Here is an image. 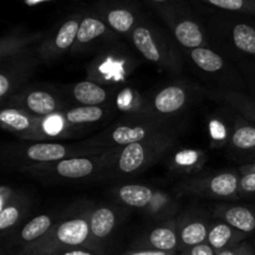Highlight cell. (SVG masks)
Instances as JSON below:
<instances>
[{
	"instance_id": "obj_1",
	"label": "cell",
	"mask_w": 255,
	"mask_h": 255,
	"mask_svg": "<svg viewBox=\"0 0 255 255\" xmlns=\"http://www.w3.org/2000/svg\"><path fill=\"white\" fill-rule=\"evenodd\" d=\"M91 231L90 222L76 218L65 221L51 228L42 238L29 244L22 255H59L70 248L89 246Z\"/></svg>"
},
{
	"instance_id": "obj_2",
	"label": "cell",
	"mask_w": 255,
	"mask_h": 255,
	"mask_svg": "<svg viewBox=\"0 0 255 255\" xmlns=\"http://www.w3.org/2000/svg\"><path fill=\"white\" fill-rule=\"evenodd\" d=\"M173 138H159L153 141L138 142L122 147L117 159V169L121 173L129 174L146 168L169 148Z\"/></svg>"
},
{
	"instance_id": "obj_3",
	"label": "cell",
	"mask_w": 255,
	"mask_h": 255,
	"mask_svg": "<svg viewBox=\"0 0 255 255\" xmlns=\"http://www.w3.org/2000/svg\"><path fill=\"white\" fill-rule=\"evenodd\" d=\"M172 137L169 132L164 131V128L159 125L144 124L136 125V126H127V125H119L112 131L106 132L100 136L99 138L91 142L92 144L100 146H128L138 142L153 141L159 138H169Z\"/></svg>"
},
{
	"instance_id": "obj_4",
	"label": "cell",
	"mask_w": 255,
	"mask_h": 255,
	"mask_svg": "<svg viewBox=\"0 0 255 255\" xmlns=\"http://www.w3.org/2000/svg\"><path fill=\"white\" fill-rule=\"evenodd\" d=\"M44 120L45 117L32 116L15 107H7L0 111L1 126L26 139H46L49 137L45 132Z\"/></svg>"
},
{
	"instance_id": "obj_5",
	"label": "cell",
	"mask_w": 255,
	"mask_h": 255,
	"mask_svg": "<svg viewBox=\"0 0 255 255\" xmlns=\"http://www.w3.org/2000/svg\"><path fill=\"white\" fill-rule=\"evenodd\" d=\"M80 24H81V21L77 17H72V19L65 21L57 29L52 39H47L40 46V55H41L42 59L56 56V55L69 50L76 42Z\"/></svg>"
},
{
	"instance_id": "obj_6",
	"label": "cell",
	"mask_w": 255,
	"mask_h": 255,
	"mask_svg": "<svg viewBox=\"0 0 255 255\" xmlns=\"http://www.w3.org/2000/svg\"><path fill=\"white\" fill-rule=\"evenodd\" d=\"M191 189L204 196L228 198V197L237 196L238 193L239 178L236 173L224 172V173L216 174L211 178L196 182L193 186H191Z\"/></svg>"
},
{
	"instance_id": "obj_7",
	"label": "cell",
	"mask_w": 255,
	"mask_h": 255,
	"mask_svg": "<svg viewBox=\"0 0 255 255\" xmlns=\"http://www.w3.org/2000/svg\"><path fill=\"white\" fill-rule=\"evenodd\" d=\"M86 152V149H76L54 142H39L25 147L24 157L26 161L36 163H55V162L66 159V157L76 153ZM76 157V156H74Z\"/></svg>"
},
{
	"instance_id": "obj_8",
	"label": "cell",
	"mask_w": 255,
	"mask_h": 255,
	"mask_svg": "<svg viewBox=\"0 0 255 255\" xmlns=\"http://www.w3.org/2000/svg\"><path fill=\"white\" fill-rule=\"evenodd\" d=\"M22 111L37 117H49L56 115L60 110L57 100L50 92L42 90L26 92L21 99ZM20 110V109H19Z\"/></svg>"
},
{
	"instance_id": "obj_9",
	"label": "cell",
	"mask_w": 255,
	"mask_h": 255,
	"mask_svg": "<svg viewBox=\"0 0 255 255\" xmlns=\"http://www.w3.org/2000/svg\"><path fill=\"white\" fill-rule=\"evenodd\" d=\"M100 158H90V157H71V158L62 159V161L55 162L52 169L55 173L59 174L64 178H85L94 173L97 169V162H101Z\"/></svg>"
},
{
	"instance_id": "obj_10",
	"label": "cell",
	"mask_w": 255,
	"mask_h": 255,
	"mask_svg": "<svg viewBox=\"0 0 255 255\" xmlns=\"http://www.w3.org/2000/svg\"><path fill=\"white\" fill-rule=\"evenodd\" d=\"M246 238V233L237 231L228 223H218L211 228L207 243L214 249L217 254L238 246Z\"/></svg>"
},
{
	"instance_id": "obj_11",
	"label": "cell",
	"mask_w": 255,
	"mask_h": 255,
	"mask_svg": "<svg viewBox=\"0 0 255 255\" xmlns=\"http://www.w3.org/2000/svg\"><path fill=\"white\" fill-rule=\"evenodd\" d=\"M132 42L144 59L153 64H161L163 59L161 47L149 27L143 25L134 27L132 30Z\"/></svg>"
},
{
	"instance_id": "obj_12",
	"label": "cell",
	"mask_w": 255,
	"mask_h": 255,
	"mask_svg": "<svg viewBox=\"0 0 255 255\" xmlns=\"http://www.w3.org/2000/svg\"><path fill=\"white\" fill-rule=\"evenodd\" d=\"M187 92L182 86H167L154 97V110L162 115H172L183 109Z\"/></svg>"
},
{
	"instance_id": "obj_13",
	"label": "cell",
	"mask_w": 255,
	"mask_h": 255,
	"mask_svg": "<svg viewBox=\"0 0 255 255\" xmlns=\"http://www.w3.org/2000/svg\"><path fill=\"white\" fill-rule=\"evenodd\" d=\"M72 96L81 106H100L107 101V92L92 81H81L72 87Z\"/></svg>"
},
{
	"instance_id": "obj_14",
	"label": "cell",
	"mask_w": 255,
	"mask_h": 255,
	"mask_svg": "<svg viewBox=\"0 0 255 255\" xmlns=\"http://www.w3.org/2000/svg\"><path fill=\"white\" fill-rule=\"evenodd\" d=\"M174 36L182 46L187 49H198L204 44V36L197 22L189 19L181 20L173 27Z\"/></svg>"
},
{
	"instance_id": "obj_15",
	"label": "cell",
	"mask_w": 255,
	"mask_h": 255,
	"mask_svg": "<svg viewBox=\"0 0 255 255\" xmlns=\"http://www.w3.org/2000/svg\"><path fill=\"white\" fill-rule=\"evenodd\" d=\"M90 231L94 239H105L112 233L116 224V214L109 207H100L90 217Z\"/></svg>"
},
{
	"instance_id": "obj_16",
	"label": "cell",
	"mask_w": 255,
	"mask_h": 255,
	"mask_svg": "<svg viewBox=\"0 0 255 255\" xmlns=\"http://www.w3.org/2000/svg\"><path fill=\"white\" fill-rule=\"evenodd\" d=\"M120 201L134 208H144L153 199L154 193L152 188L142 184H126L117 192Z\"/></svg>"
},
{
	"instance_id": "obj_17",
	"label": "cell",
	"mask_w": 255,
	"mask_h": 255,
	"mask_svg": "<svg viewBox=\"0 0 255 255\" xmlns=\"http://www.w3.org/2000/svg\"><path fill=\"white\" fill-rule=\"evenodd\" d=\"M146 246L153 251L174 252L178 247V236L172 227H158L147 236Z\"/></svg>"
},
{
	"instance_id": "obj_18",
	"label": "cell",
	"mask_w": 255,
	"mask_h": 255,
	"mask_svg": "<svg viewBox=\"0 0 255 255\" xmlns=\"http://www.w3.org/2000/svg\"><path fill=\"white\" fill-rule=\"evenodd\" d=\"M226 223L236 228L242 233H252L255 231V214L249 208L236 206L227 208L223 212Z\"/></svg>"
},
{
	"instance_id": "obj_19",
	"label": "cell",
	"mask_w": 255,
	"mask_h": 255,
	"mask_svg": "<svg viewBox=\"0 0 255 255\" xmlns=\"http://www.w3.org/2000/svg\"><path fill=\"white\" fill-rule=\"evenodd\" d=\"M208 95L214 99L221 100L222 102H226L227 105L243 114L247 119L255 122V101L253 100L234 91H214L208 92Z\"/></svg>"
},
{
	"instance_id": "obj_20",
	"label": "cell",
	"mask_w": 255,
	"mask_h": 255,
	"mask_svg": "<svg viewBox=\"0 0 255 255\" xmlns=\"http://www.w3.org/2000/svg\"><path fill=\"white\" fill-rule=\"evenodd\" d=\"M105 111L100 106H77L67 110L62 119L70 125L95 124L104 119Z\"/></svg>"
},
{
	"instance_id": "obj_21",
	"label": "cell",
	"mask_w": 255,
	"mask_h": 255,
	"mask_svg": "<svg viewBox=\"0 0 255 255\" xmlns=\"http://www.w3.org/2000/svg\"><path fill=\"white\" fill-rule=\"evenodd\" d=\"M52 228L51 218L46 214H41L32 218L29 223L24 226L20 233V238L25 243H34L45 236Z\"/></svg>"
},
{
	"instance_id": "obj_22",
	"label": "cell",
	"mask_w": 255,
	"mask_h": 255,
	"mask_svg": "<svg viewBox=\"0 0 255 255\" xmlns=\"http://www.w3.org/2000/svg\"><path fill=\"white\" fill-rule=\"evenodd\" d=\"M191 59L199 69L206 72H217L224 66L222 56L207 47H198V49L192 50Z\"/></svg>"
},
{
	"instance_id": "obj_23",
	"label": "cell",
	"mask_w": 255,
	"mask_h": 255,
	"mask_svg": "<svg viewBox=\"0 0 255 255\" xmlns=\"http://www.w3.org/2000/svg\"><path fill=\"white\" fill-rule=\"evenodd\" d=\"M208 233L209 232L207 231L206 224L202 223V222H192V223L186 224L181 229L179 242L184 249L191 248V247L206 243Z\"/></svg>"
},
{
	"instance_id": "obj_24",
	"label": "cell",
	"mask_w": 255,
	"mask_h": 255,
	"mask_svg": "<svg viewBox=\"0 0 255 255\" xmlns=\"http://www.w3.org/2000/svg\"><path fill=\"white\" fill-rule=\"evenodd\" d=\"M107 31V27L102 20L94 16H86L81 20L79 32H77V44H87L92 40L102 36Z\"/></svg>"
},
{
	"instance_id": "obj_25",
	"label": "cell",
	"mask_w": 255,
	"mask_h": 255,
	"mask_svg": "<svg viewBox=\"0 0 255 255\" xmlns=\"http://www.w3.org/2000/svg\"><path fill=\"white\" fill-rule=\"evenodd\" d=\"M237 49L249 55H255V29L248 24H237L232 31Z\"/></svg>"
},
{
	"instance_id": "obj_26",
	"label": "cell",
	"mask_w": 255,
	"mask_h": 255,
	"mask_svg": "<svg viewBox=\"0 0 255 255\" xmlns=\"http://www.w3.org/2000/svg\"><path fill=\"white\" fill-rule=\"evenodd\" d=\"M106 21L115 31L128 32L134 26V15L129 10L124 7H116L106 12Z\"/></svg>"
},
{
	"instance_id": "obj_27",
	"label": "cell",
	"mask_w": 255,
	"mask_h": 255,
	"mask_svg": "<svg viewBox=\"0 0 255 255\" xmlns=\"http://www.w3.org/2000/svg\"><path fill=\"white\" fill-rule=\"evenodd\" d=\"M232 144L239 151H255V126L239 125L232 134Z\"/></svg>"
},
{
	"instance_id": "obj_28",
	"label": "cell",
	"mask_w": 255,
	"mask_h": 255,
	"mask_svg": "<svg viewBox=\"0 0 255 255\" xmlns=\"http://www.w3.org/2000/svg\"><path fill=\"white\" fill-rule=\"evenodd\" d=\"M202 1L228 11L255 15V0H202Z\"/></svg>"
},
{
	"instance_id": "obj_29",
	"label": "cell",
	"mask_w": 255,
	"mask_h": 255,
	"mask_svg": "<svg viewBox=\"0 0 255 255\" xmlns=\"http://www.w3.org/2000/svg\"><path fill=\"white\" fill-rule=\"evenodd\" d=\"M20 218V209L16 206H6L0 211V229L6 231L11 228Z\"/></svg>"
},
{
	"instance_id": "obj_30",
	"label": "cell",
	"mask_w": 255,
	"mask_h": 255,
	"mask_svg": "<svg viewBox=\"0 0 255 255\" xmlns=\"http://www.w3.org/2000/svg\"><path fill=\"white\" fill-rule=\"evenodd\" d=\"M217 255H255V251L251 244L247 243V242H242L238 246L221 252Z\"/></svg>"
},
{
	"instance_id": "obj_31",
	"label": "cell",
	"mask_w": 255,
	"mask_h": 255,
	"mask_svg": "<svg viewBox=\"0 0 255 255\" xmlns=\"http://www.w3.org/2000/svg\"><path fill=\"white\" fill-rule=\"evenodd\" d=\"M182 255H217V253L208 243H202L191 248H186Z\"/></svg>"
},
{
	"instance_id": "obj_32",
	"label": "cell",
	"mask_w": 255,
	"mask_h": 255,
	"mask_svg": "<svg viewBox=\"0 0 255 255\" xmlns=\"http://www.w3.org/2000/svg\"><path fill=\"white\" fill-rule=\"evenodd\" d=\"M239 189L242 193H255V172L242 176L239 181Z\"/></svg>"
},
{
	"instance_id": "obj_33",
	"label": "cell",
	"mask_w": 255,
	"mask_h": 255,
	"mask_svg": "<svg viewBox=\"0 0 255 255\" xmlns=\"http://www.w3.org/2000/svg\"><path fill=\"white\" fill-rule=\"evenodd\" d=\"M124 255H174V252H161L153 249H143V251H131Z\"/></svg>"
},
{
	"instance_id": "obj_34",
	"label": "cell",
	"mask_w": 255,
	"mask_h": 255,
	"mask_svg": "<svg viewBox=\"0 0 255 255\" xmlns=\"http://www.w3.org/2000/svg\"><path fill=\"white\" fill-rule=\"evenodd\" d=\"M59 255H95L92 252L84 251V249H71V251H67L65 253H61Z\"/></svg>"
},
{
	"instance_id": "obj_35",
	"label": "cell",
	"mask_w": 255,
	"mask_h": 255,
	"mask_svg": "<svg viewBox=\"0 0 255 255\" xmlns=\"http://www.w3.org/2000/svg\"><path fill=\"white\" fill-rule=\"evenodd\" d=\"M241 172L243 174L253 173V172H255V163H251V164H247V166H243L241 168Z\"/></svg>"
},
{
	"instance_id": "obj_36",
	"label": "cell",
	"mask_w": 255,
	"mask_h": 255,
	"mask_svg": "<svg viewBox=\"0 0 255 255\" xmlns=\"http://www.w3.org/2000/svg\"><path fill=\"white\" fill-rule=\"evenodd\" d=\"M151 1H156V2H162V1H167V0H151Z\"/></svg>"
}]
</instances>
